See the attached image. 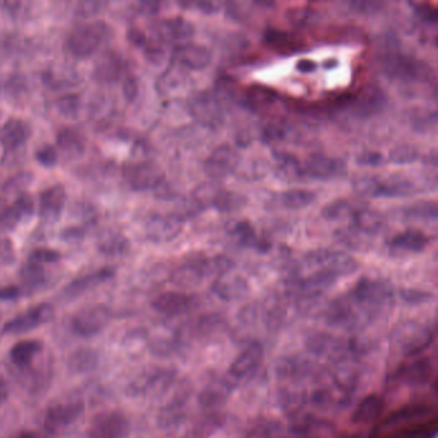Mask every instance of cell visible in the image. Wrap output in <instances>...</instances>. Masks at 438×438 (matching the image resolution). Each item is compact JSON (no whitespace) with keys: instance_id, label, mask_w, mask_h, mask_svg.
I'll use <instances>...</instances> for the list:
<instances>
[{"instance_id":"cell-3","label":"cell","mask_w":438,"mask_h":438,"mask_svg":"<svg viewBox=\"0 0 438 438\" xmlns=\"http://www.w3.org/2000/svg\"><path fill=\"white\" fill-rule=\"evenodd\" d=\"M189 110L192 118L205 127H221L224 121L222 103L217 95L208 91L195 95L190 100Z\"/></svg>"},{"instance_id":"cell-32","label":"cell","mask_w":438,"mask_h":438,"mask_svg":"<svg viewBox=\"0 0 438 438\" xmlns=\"http://www.w3.org/2000/svg\"><path fill=\"white\" fill-rule=\"evenodd\" d=\"M108 4V0H81L77 13L82 18H91L98 14H100Z\"/></svg>"},{"instance_id":"cell-17","label":"cell","mask_w":438,"mask_h":438,"mask_svg":"<svg viewBox=\"0 0 438 438\" xmlns=\"http://www.w3.org/2000/svg\"><path fill=\"white\" fill-rule=\"evenodd\" d=\"M76 409L72 404L66 401H54L47 408L45 414V427L49 431L55 432L69 425L74 418Z\"/></svg>"},{"instance_id":"cell-31","label":"cell","mask_w":438,"mask_h":438,"mask_svg":"<svg viewBox=\"0 0 438 438\" xmlns=\"http://www.w3.org/2000/svg\"><path fill=\"white\" fill-rule=\"evenodd\" d=\"M277 161H278V168L282 175L291 177V178L304 175L303 166L297 162L295 158L281 154L277 156Z\"/></svg>"},{"instance_id":"cell-42","label":"cell","mask_w":438,"mask_h":438,"mask_svg":"<svg viewBox=\"0 0 438 438\" xmlns=\"http://www.w3.org/2000/svg\"><path fill=\"white\" fill-rule=\"evenodd\" d=\"M8 396H9V388H8L7 381L0 374V406L6 404Z\"/></svg>"},{"instance_id":"cell-22","label":"cell","mask_w":438,"mask_h":438,"mask_svg":"<svg viewBox=\"0 0 438 438\" xmlns=\"http://www.w3.org/2000/svg\"><path fill=\"white\" fill-rule=\"evenodd\" d=\"M210 205L222 213H235L246 205V199L234 191L218 189Z\"/></svg>"},{"instance_id":"cell-38","label":"cell","mask_w":438,"mask_h":438,"mask_svg":"<svg viewBox=\"0 0 438 438\" xmlns=\"http://www.w3.org/2000/svg\"><path fill=\"white\" fill-rule=\"evenodd\" d=\"M175 1L183 7L194 8L205 13H212L216 9L212 0H175Z\"/></svg>"},{"instance_id":"cell-2","label":"cell","mask_w":438,"mask_h":438,"mask_svg":"<svg viewBox=\"0 0 438 438\" xmlns=\"http://www.w3.org/2000/svg\"><path fill=\"white\" fill-rule=\"evenodd\" d=\"M357 308L365 311H377L391 301L392 292L388 284L377 279H362L354 286L349 295Z\"/></svg>"},{"instance_id":"cell-36","label":"cell","mask_w":438,"mask_h":438,"mask_svg":"<svg viewBox=\"0 0 438 438\" xmlns=\"http://www.w3.org/2000/svg\"><path fill=\"white\" fill-rule=\"evenodd\" d=\"M31 181V175L28 173H20V175H14L6 185H4V191L6 192H17V191H22L28 186V183Z\"/></svg>"},{"instance_id":"cell-1","label":"cell","mask_w":438,"mask_h":438,"mask_svg":"<svg viewBox=\"0 0 438 438\" xmlns=\"http://www.w3.org/2000/svg\"><path fill=\"white\" fill-rule=\"evenodd\" d=\"M109 38V28L103 22H88L74 28L67 36L68 52L76 58L95 54Z\"/></svg>"},{"instance_id":"cell-24","label":"cell","mask_w":438,"mask_h":438,"mask_svg":"<svg viewBox=\"0 0 438 438\" xmlns=\"http://www.w3.org/2000/svg\"><path fill=\"white\" fill-rule=\"evenodd\" d=\"M57 142L62 151L69 156H80L85 148L82 136L74 128H63L58 134Z\"/></svg>"},{"instance_id":"cell-7","label":"cell","mask_w":438,"mask_h":438,"mask_svg":"<svg viewBox=\"0 0 438 438\" xmlns=\"http://www.w3.org/2000/svg\"><path fill=\"white\" fill-rule=\"evenodd\" d=\"M161 168L150 162L129 163L125 168V178L128 185L137 191L156 189L163 181Z\"/></svg>"},{"instance_id":"cell-37","label":"cell","mask_w":438,"mask_h":438,"mask_svg":"<svg viewBox=\"0 0 438 438\" xmlns=\"http://www.w3.org/2000/svg\"><path fill=\"white\" fill-rule=\"evenodd\" d=\"M17 223L11 205L3 197H0V227L13 229Z\"/></svg>"},{"instance_id":"cell-8","label":"cell","mask_w":438,"mask_h":438,"mask_svg":"<svg viewBox=\"0 0 438 438\" xmlns=\"http://www.w3.org/2000/svg\"><path fill=\"white\" fill-rule=\"evenodd\" d=\"M240 162L236 150L229 145L214 149L204 164V171L212 180H223L235 172Z\"/></svg>"},{"instance_id":"cell-25","label":"cell","mask_w":438,"mask_h":438,"mask_svg":"<svg viewBox=\"0 0 438 438\" xmlns=\"http://www.w3.org/2000/svg\"><path fill=\"white\" fill-rule=\"evenodd\" d=\"M98 249L105 255H121L127 251V238L118 232H105L99 237Z\"/></svg>"},{"instance_id":"cell-12","label":"cell","mask_w":438,"mask_h":438,"mask_svg":"<svg viewBox=\"0 0 438 438\" xmlns=\"http://www.w3.org/2000/svg\"><path fill=\"white\" fill-rule=\"evenodd\" d=\"M195 305V297L183 292H166L153 301L154 309L166 316L183 314L192 309Z\"/></svg>"},{"instance_id":"cell-10","label":"cell","mask_w":438,"mask_h":438,"mask_svg":"<svg viewBox=\"0 0 438 438\" xmlns=\"http://www.w3.org/2000/svg\"><path fill=\"white\" fill-rule=\"evenodd\" d=\"M304 175L313 180H332L345 175L346 164L338 158L316 154L311 156L303 166Z\"/></svg>"},{"instance_id":"cell-16","label":"cell","mask_w":438,"mask_h":438,"mask_svg":"<svg viewBox=\"0 0 438 438\" xmlns=\"http://www.w3.org/2000/svg\"><path fill=\"white\" fill-rule=\"evenodd\" d=\"M42 350V344L36 340H25L14 345L9 351V357L17 368L25 369L34 363L35 357Z\"/></svg>"},{"instance_id":"cell-41","label":"cell","mask_w":438,"mask_h":438,"mask_svg":"<svg viewBox=\"0 0 438 438\" xmlns=\"http://www.w3.org/2000/svg\"><path fill=\"white\" fill-rule=\"evenodd\" d=\"M21 289L17 286H6L0 289V300L3 301H11L20 297Z\"/></svg>"},{"instance_id":"cell-44","label":"cell","mask_w":438,"mask_h":438,"mask_svg":"<svg viewBox=\"0 0 438 438\" xmlns=\"http://www.w3.org/2000/svg\"><path fill=\"white\" fill-rule=\"evenodd\" d=\"M142 7L148 12H156L158 3L156 0H142Z\"/></svg>"},{"instance_id":"cell-33","label":"cell","mask_w":438,"mask_h":438,"mask_svg":"<svg viewBox=\"0 0 438 438\" xmlns=\"http://www.w3.org/2000/svg\"><path fill=\"white\" fill-rule=\"evenodd\" d=\"M35 158H36L38 162L40 163L41 166H44L47 168H52L58 163V151L53 146L45 145L36 151Z\"/></svg>"},{"instance_id":"cell-19","label":"cell","mask_w":438,"mask_h":438,"mask_svg":"<svg viewBox=\"0 0 438 438\" xmlns=\"http://www.w3.org/2000/svg\"><path fill=\"white\" fill-rule=\"evenodd\" d=\"M204 276H205L204 264H185L172 273L171 281L177 287L183 289V290H189V289H194L202 282Z\"/></svg>"},{"instance_id":"cell-46","label":"cell","mask_w":438,"mask_h":438,"mask_svg":"<svg viewBox=\"0 0 438 438\" xmlns=\"http://www.w3.org/2000/svg\"><path fill=\"white\" fill-rule=\"evenodd\" d=\"M13 438H35V434L31 432H21L18 434H16Z\"/></svg>"},{"instance_id":"cell-39","label":"cell","mask_w":438,"mask_h":438,"mask_svg":"<svg viewBox=\"0 0 438 438\" xmlns=\"http://www.w3.org/2000/svg\"><path fill=\"white\" fill-rule=\"evenodd\" d=\"M58 108L63 115H74L79 109V98L76 95H67L62 98L58 103Z\"/></svg>"},{"instance_id":"cell-11","label":"cell","mask_w":438,"mask_h":438,"mask_svg":"<svg viewBox=\"0 0 438 438\" xmlns=\"http://www.w3.org/2000/svg\"><path fill=\"white\" fill-rule=\"evenodd\" d=\"M213 291L223 300L234 301L246 296L249 292V283L243 276L229 270L222 276L217 277L216 282L213 283Z\"/></svg>"},{"instance_id":"cell-23","label":"cell","mask_w":438,"mask_h":438,"mask_svg":"<svg viewBox=\"0 0 438 438\" xmlns=\"http://www.w3.org/2000/svg\"><path fill=\"white\" fill-rule=\"evenodd\" d=\"M316 200V195L309 190H287L278 195V204L287 209H303Z\"/></svg>"},{"instance_id":"cell-34","label":"cell","mask_w":438,"mask_h":438,"mask_svg":"<svg viewBox=\"0 0 438 438\" xmlns=\"http://www.w3.org/2000/svg\"><path fill=\"white\" fill-rule=\"evenodd\" d=\"M410 216L419 217V218H430V219H438L437 202H427V204H418L409 210Z\"/></svg>"},{"instance_id":"cell-4","label":"cell","mask_w":438,"mask_h":438,"mask_svg":"<svg viewBox=\"0 0 438 438\" xmlns=\"http://www.w3.org/2000/svg\"><path fill=\"white\" fill-rule=\"evenodd\" d=\"M54 317V308L50 304L42 303L11 319L3 327L4 335H23L50 322Z\"/></svg>"},{"instance_id":"cell-28","label":"cell","mask_w":438,"mask_h":438,"mask_svg":"<svg viewBox=\"0 0 438 438\" xmlns=\"http://www.w3.org/2000/svg\"><path fill=\"white\" fill-rule=\"evenodd\" d=\"M12 213L17 222H21L22 219H28L30 217L34 214V202L33 197L28 194H21L16 202L11 205Z\"/></svg>"},{"instance_id":"cell-21","label":"cell","mask_w":438,"mask_h":438,"mask_svg":"<svg viewBox=\"0 0 438 438\" xmlns=\"http://www.w3.org/2000/svg\"><path fill=\"white\" fill-rule=\"evenodd\" d=\"M159 34L168 42H185L194 35V28L183 18H173L163 22Z\"/></svg>"},{"instance_id":"cell-5","label":"cell","mask_w":438,"mask_h":438,"mask_svg":"<svg viewBox=\"0 0 438 438\" xmlns=\"http://www.w3.org/2000/svg\"><path fill=\"white\" fill-rule=\"evenodd\" d=\"M110 321V311L105 305H90L77 311L72 318L74 333L88 338L99 333Z\"/></svg>"},{"instance_id":"cell-20","label":"cell","mask_w":438,"mask_h":438,"mask_svg":"<svg viewBox=\"0 0 438 438\" xmlns=\"http://www.w3.org/2000/svg\"><path fill=\"white\" fill-rule=\"evenodd\" d=\"M177 59L190 69H202L210 63L209 50L199 45H183L177 49Z\"/></svg>"},{"instance_id":"cell-30","label":"cell","mask_w":438,"mask_h":438,"mask_svg":"<svg viewBox=\"0 0 438 438\" xmlns=\"http://www.w3.org/2000/svg\"><path fill=\"white\" fill-rule=\"evenodd\" d=\"M232 235L236 237L237 240L243 245L246 246H260L259 240L256 238L255 231L251 227V224L248 222H238L232 229Z\"/></svg>"},{"instance_id":"cell-14","label":"cell","mask_w":438,"mask_h":438,"mask_svg":"<svg viewBox=\"0 0 438 438\" xmlns=\"http://www.w3.org/2000/svg\"><path fill=\"white\" fill-rule=\"evenodd\" d=\"M66 200L67 194L62 185H55L44 190L40 195V216L44 219L55 221L61 216Z\"/></svg>"},{"instance_id":"cell-18","label":"cell","mask_w":438,"mask_h":438,"mask_svg":"<svg viewBox=\"0 0 438 438\" xmlns=\"http://www.w3.org/2000/svg\"><path fill=\"white\" fill-rule=\"evenodd\" d=\"M428 243V238L425 235L419 231L409 229L403 234H398L393 237L390 243V249L398 253L404 254H411V253H419L425 249Z\"/></svg>"},{"instance_id":"cell-35","label":"cell","mask_w":438,"mask_h":438,"mask_svg":"<svg viewBox=\"0 0 438 438\" xmlns=\"http://www.w3.org/2000/svg\"><path fill=\"white\" fill-rule=\"evenodd\" d=\"M59 259H61V254L58 251L53 249H45V248L34 250L30 255V260L39 264L57 263Z\"/></svg>"},{"instance_id":"cell-29","label":"cell","mask_w":438,"mask_h":438,"mask_svg":"<svg viewBox=\"0 0 438 438\" xmlns=\"http://www.w3.org/2000/svg\"><path fill=\"white\" fill-rule=\"evenodd\" d=\"M204 270L205 273L208 272L210 275H216L217 277L222 276L234 268V262L224 255H216L210 258L204 262Z\"/></svg>"},{"instance_id":"cell-26","label":"cell","mask_w":438,"mask_h":438,"mask_svg":"<svg viewBox=\"0 0 438 438\" xmlns=\"http://www.w3.org/2000/svg\"><path fill=\"white\" fill-rule=\"evenodd\" d=\"M20 278L28 289H36L45 281V270L41 264L28 260V263L23 264L21 268Z\"/></svg>"},{"instance_id":"cell-13","label":"cell","mask_w":438,"mask_h":438,"mask_svg":"<svg viewBox=\"0 0 438 438\" xmlns=\"http://www.w3.org/2000/svg\"><path fill=\"white\" fill-rule=\"evenodd\" d=\"M31 136V128L26 122L18 118L8 120L0 128V144L8 151H13L28 142Z\"/></svg>"},{"instance_id":"cell-45","label":"cell","mask_w":438,"mask_h":438,"mask_svg":"<svg viewBox=\"0 0 438 438\" xmlns=\"http://www.w3.org/2000/svg\"><path fill=\"white\" fill-rule=\"evenodd\" d=\"M314 63H311V62L303 61L301 63H299L297 64V68L300 69V71H303V72H311V69H314Z\"/></svg>"},{"instance_id":"cell-43","label":"cell","mask_w":438,"mask_h":438,"mask_svg":"<svg viewBox=\"0 0 438 438\" xmlns=\"http://www.w3.org/2000/svg\"><path fill=\"white\" fill-rule=\"evenodd\" d=\"M123 91H125V95H126L128 100H132L135 98L136 94H137V86H136L135 82L132 81V80H128L125 83Z\"/></svg>"},{"instance_id":"cell-9","label":"cell","mask_w":438,"mask_h":438,"mask_svg":"<svg viewBox=\"0 0 438 438\" xmlns=\"http://www.w3.org/2000/svg\"><path fill=\"white\" fill-rule=\"evenodd\" d=\"M183 229L181 217L177 214H156L148 219L146 236L153 243H169L180 236Z\"/></svg>"},{"instance_id":"cell-15","label":"cell","mask_w":438,"mask_h":438,"mask_svg":"<svg viewBox=\"0 0 438 438\" xmlns=\"http://www.w3.org/2000/svg\"><path fill=\"white\" fill-rule=\"evenodd\" d=\"M113 276H115V270L112 268H103L91 275H86V276L74 279L64 289V294L69 297L80 296L86 291L93 290L95 287L100 286L101 283L107 282Z\"/></svg>"},{"instance_id":"cell-6","label":"cell","mask_w":438,"mask_h":438,"mask_svg":"<svg viewBox=\"0 0 438 438\" xmlns=\"http://www.w3.org/2000/svg\"><path fill=\"white\" fill-rule=\"evenodd\" d=\"M306 262L309 265L317 267L319 270H327L333 276H346L350 275L357 270V264L355 259L338 251H330V250H318L311 253Z\"/></svg>"},{"instance_id":"cell-27","label":"cell","mask_w":438,"mask_h":438,"mask_svg":"<svg viewBox=\"0 0 438 438\" xmlns=\"http://www.w3.org/2000/svg\"><path fill=\"white\" fill-rule=\"evenodd\" d=\"M276 100V94L265 88H253L245 95V104L251 109L268 108Z\"/></svg>"},{"instance_id":"cell-40","label":"cell","mask_w":438,"mask_h":438,"mask_svg":"<svg viewBox=\"0 0 438 438\" xmlns=\"http://www.w3.org/2000/svg\"><path fill=\"white\" fill-rule=\"evenodd\" d=\"M267 40L270 42V45L273 47H281V49H287V47L292 45V38H290L287 34H283V33H270V35L267 36Z\"/></svg>"}]
</instances>
